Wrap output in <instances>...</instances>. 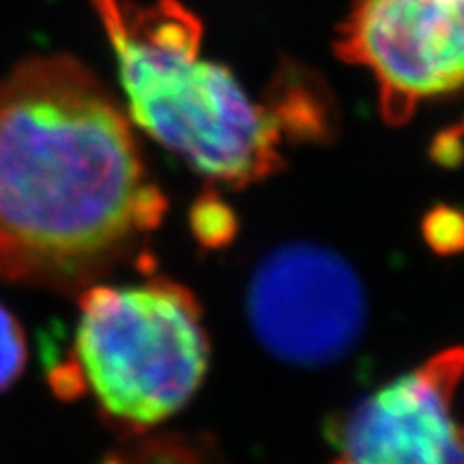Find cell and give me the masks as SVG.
<instances>
[{
	"label": "cell",
	"mask_w": 464,
	"mask_h": 464,
	"mask_svg": "<svg viewBox=\"0 0 464 464\" xmlns=\"http://www.w3.org/2000/svg\"><path fill=\"white\" fill-rule=\"evenodd\" d=\"M166 207L130 116L89 67L33 56L0 80V280L82 293Z\"/></svg>",
	"instance_id": "cell-1"
},
{
	"label": "cell",
	"mask_w": 464,
	"mask_h": 464,
	"mask_svg": "<svg viewBox=\"0 0 464 464\" xmlns=\"http://www.w3.org/2000/svg\"><path fill=\"white\" fill-rule=\"evenodd\" d=\"M119 63L127 116L196 172L235 188L282 166L288 123L228 69L200 56L202 24L177 0H92Z\"/></svg>",
	"instance_id": "cell-2"
},
{
	"label": "cell",
	"mask_w": 464,
	"mask_h": 464,
	"mask_svg": "<svg viewBox=\"0 0 464 464\" xmlns=\"http://www.w3.org/2000/svg\"><path fill=\"white\" fill-rule=\"evenodd\" d=\"M73 362L54 374L65 396L91 393L121 430L177 415L208 370V335L194 293L168 277L91 284L80 293Z\"/></svg>",
	"instance_id": "cell-3"
},
{
	"label": "cell",
	"mask_w": 464,
	"mask_h": 464,
	"mask_svg": "<svg viewBox=\"0 0 464 464\" xmlns=\"http://www.w3.org/2000/svg\"><path fill=\"white\" fill-rule=\"evenodd\" d=\"M335 52L368 69L385 123L464 91V0H353Z\"/></svg>",
	"instance_id": "cell-4"
},
{
	"label": "cell",
	"mask_w": 464,
	"mask_h": 464,
	"mask_svg": "<svg viewBox=\"0 0 464 464\" xmlns=\"http://www.w3.org/2000/svg\"><path fill=\"white\" fill-rule=\"evenodd\" d=\"M247 316L271 355L295 365H324L357 344L365 293L353 266L332 249L288 243L254 271Z\"/></svg>",
	"instance_id": "cell-5"
},
{
	"label": "cell",
	"mask_w": 464,
	"mask_h": 464,
	"mask_svg": "<svg viewBox=\"0 0 464 464\" xmlns=\"http://www.w3.org/2000/svg\"><path fill=\"white\" fill-rule=\"evenodd\" d=\"M462 379L464 346H454L359 400L332 430L334 464H464Z\"/></svg>",
	"instance_id": "cell-6"
},
{
	"label": "cell",
	"mask_w": 464,
	"mask_h": 464,
	"mask_svg": "<svg viewBox=\"0 0 464 464\" xmlns=\"http://www.w3.org/2000/svg\"><path fill=\"white\" fill-rule=\"evenodd\" d=\"M28 363V342L14 312L0 304V393L11 390Z\"/></svg>",
	"instance_id": "cell-7"
},
{
	"label": "cell",
	"mask_w": 464,
	"mask_h": 464,
	"mask_svg": "<svg viewBox=\"0 0 464 464\" xmlns=\"http://www.w3.org/2000/svg\"><path fill=\"white\" fill-rule=\"evenodd\" d=\"M423 232L439 254L464 252V213L451 207L434 208L426 218Z\"/></svg>",
	"instance_id": "cell-8"
},
{
	"label": "cell",
	"mask_w": 464,
	"mask_h": 464,
	"mask_svg": "<svg viewBox=\"0 0 464 464\" xmlns=\"http://www.w3.org/2000/svg\"><path fill=\"white\" fill-rule=\"evenodd\" d=\"M108 464H211L200 451L188 445H150L131 456H119Z\"/></svg>",
	"instance_id": "cell-9"
}]
</instances>
